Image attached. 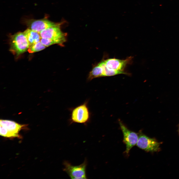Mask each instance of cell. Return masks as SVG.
I'll use <instances>...</instances> for the list:
<instances>
[{
	"instance_id": "obj_2",
	"label": "cell",
	"mask_w": 179,
	"mask_h": 179,
	"mask_svg": "<svg viewBox=\"0 0 179 179\" xmlns=\"http://www.w3.org/2000/svg\"><path fill=\"white\" fill-rule=\"evenodd\" d=\"M88 101L72 109L70 119V123H73L86 124L89 122L90 114L88 106Z\"/></svg>"
},
{
	"instance_id": "obj_11",
	"label": "cell",
	"mask_w": 179,
	"mask_h": 179,
	"mask_svg": "<svg viewBox=\"0 0 179 179\" xmlns=\"http://www.w3.org/2000/svg\"><path fill=\"white\" fill-rule=\"evenodd\" d=\"M102 77H103L102 68L99 63L90 72L88 79L89 81H90L94 78Z\"/></svg>"
},
{
	"instance_id": "obj_1",
	"label": "cell",
	"mask_w": 179,
	"mask_h": 179,
	"mask_svg": "<svg viewBox=\"0 0 179 179\" xmlns=\"http://www.w3.org/2000/svg\"><path fill=\"white\" fill-rule=\"evenodd\" d=\"M29 45L24 32H19L11 36L9 50L16 56L28 50Z\"/></svg>"
},
{
	"instance_id": "obj_6",
	"label": "cell",
	"mask_w": 179,
	"mask_h": 179,
	"mask_svg": "<svg viewBox=\"0 0 179 179\" xmlns=\"http://www.w3.org/2000/svg\"><path fill=\"white\" fill-rule=\"evenodd\" d=\"M119 122L123 134V142L126 146L125 153L128 155L131 149L137 144L138 134L130 130L120 120Z\"/></svg>"
},
{
	"instance_id": "obj_13",
	"label": "cell",
	"mask_w": 179,
	"mask_h": 179,
	"mask_svg": "<svg viewBox=\"0 0 179 179\" xmlns=\"http://www.w3.org/2000/svg\"><path fill=\"white\" fill-rule=\"evenodd\" d=\"M41 43L46 47L48 46L51 45L57 44L55 41L48 39L41 38Z\"/></svg>"
},
{
	"instance_id": "obj_12",
	"label": "cell",
	"mask_w": 179,
	"mask_h": 179,
	"mask_svg": "<svg viewBox=\"0 0 179 179\" xmlns=\"http://www.w3.org/2000/svg\"><path fill=\"white\" fill-rule=\"evenodd\" d=\"M46 47L40 41L30 46L28 51L29 53H33L42 50Z\"/></svg>"
},
{
	"instance_id": "obj_3",
	"label": "cell",
	"mask_w": 179,
	"mask_h": 179,
	"mask_svg": "<svg viewBox=\"0 0 179 179\" xmlns=\"http://www.w3.org/2000/svg\"><path fill=\"white\" fill-rule=\"evenodd\" d=\"M63 170L71 179H87L86 170L87 161L85 159L84 162L78 166H73L67 161H64Z\"/></svg>"
},
{
	"instance_id": "obj_10",
	"label": "cell",
	"mask_w": 179,
	"mask_h": 179,
	"mask_svg": "<svg viewBox=\"0 0 179 179\" xmlns=\"http://www.w3.org/2000/svg\"><path fill=\"white\" fill-rule=\"evenodd\" d=\"M29 45V46L41 41L40 33L28 28L24 32Z\"/></svg>"
},
{
	"instance_id": "obj_9",
	"label": "cell",
	"mask_w": 179,
	"mask_h": 179,
	"mask_svg": "<svg viewBox=\"0 0 179 179\" xmlns=\"http://www.w3.org/2000/svg\"><path fill=\"white\" fill-rule=\"evenodd\" d=\"M29 29L40 33L42 31L56 25L57 24L46 19H29L25 21Z\"/></svg>"
},
{
	"instance_id": "obj_5",
	"label": "cell",
	"mask_w": 179,
	"mask_h": 179,
	"mask_svg": "<svg viewBox=\"0 0 179 179\" xmlns=\"http://www.w3.org/2000/svg\"><path fill=\"white\" fill-rule=\"evenodd\" d=\"M60 24H57L42 31L40 33L41 38L52 40L62 45L66 41V34L61 31Z\"/></svg>"
},
{
	"instance_id": "obj_8",
	"label": "cell",
	"mask_w": 179,
	"mask_h": 179,
	"mask_svg": "<svg viewBox=\"0 0 179 179\" xmlns=\"http://www.w3.org/2000/svg\"><path fill=\"white\" fill-rule=\"evenodd\" d=\"M133 58V57L131 56L124 60L114 58H108L103 60L106 67L108 70L128 75L129 74L125 71V69L127 65L131 63Z\"/></svg>"
},
{
	"instance_id": "obj_4",
	"label": "cell",
	"mask_w": 179,
	"mask_h": 179,
	"mask_svg": "<svg viewBox=\"0 0 179 179\" xmlns=\"http://www.w3.org/2000/svg\"><path fill=\"white\" fill-rule=\"evenodd\" d=\"M0 134L7 137H18L19 133L23 125L12 121L1 120Z\"/></svg>"
},
{
	"instance_id": "obj_7",
	"label": "cell",
	"mask_w": 179,
	"mask_h": 179,
	"mask_svg": "<svg viewBox=\"0 0 179 179\" xmlns=\"http://www.w3.org/2000/svg\"><path fill=\"white\" fill-rule=\"evenodd\" d=\"M136 145L139 148L147 152L159 151L160 144L155 139L150 137L141 132L138 133V138Z\"/></svg>"
},
{
	"instance_id": "obj_14",
	"label": "cell",
	"mask_w": 179,
	"mask_h": 179,
	"mask_svg": "<svg viewBox=\"0 0 179 179\" xmlns=\"http://www.w3.org/2000/svg\"></svg>"
}]
</instances>
